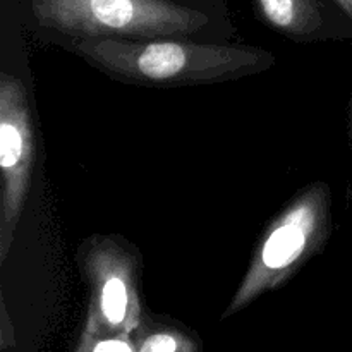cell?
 Returning <instances> with one entry per match:
<instances>
[{
    "instance_id": "obj_9",
    "label": "cell",
    "mask_w": 352,
    "mask_h": 352,
    "mask_svg": "<svg viewBox=\"0 0 352 352\" xmlns=\"http://www.w3.org/2000/svg\"><path fill=\"white\" fill-rule=\"evenodd\" d=\"M337 6L344 10V12L349 16V19L352 21V0H336Z\"/></svg>"
},
{
    "instance_id": "obj_8",
    "label": "cell",
    "mask_w": 352,
    "mask_h": 352,
    "mask_svg": "<svg viewBox=\"0 0 352 352\" xmlns=\"http://www.w3.org/2000/svg\"><path fill=\"white\" fill-rule=\"evenodd\" d=\"M74 352H136L133 333H93L81 330Z\"/></svg>"
},
{
    "instance_id": "obj_11",
    "label": "cell",
    "mask_w": 352,
    "mask_h": 352,
    "mask_svg": "<svg viewBox=\"0 0 352 352\" xmlns=\"http://www.w3.org/2000/svg\"><path fill=\"white\" fill-rule=\"evenodd\" d=\"M349 206H351V215H352V189L349 191Z\"/></svg>"
},
{
    "instance_id": "obj_2",
    "label": "cell",
    "mask_w": 352,
    "mask_h": 352,
    "mask_svg": "<svg viewBox=\"0 0 352 352\" xmlns=\"http://www.w3.org/2000/svg\"><path fill=\"white\" fill-rule=\"evenodd\" d=\"M332 210L327 182L315 181L299 189L261 232L246 274L220 318H230L261 296L284 287L318 256L332 237Z\"/></svg>"
},
{
    "instance_id": "obj_6",
    "label": "cell",
    "mask_w": 352,
    "mask_h": 352,
    "mask_svg": "<svg viewBox=\"0 0 352 352\" xmlns=\"http://www.w3.org/2000/svg\"><path fill=\"white\" fill-rule=\"evenodd\" d=\"M136 352H203L198 332L170 316L144 311L133 332Z\"/></svg>"
},
{
    "instance_id": "obj_3",
    "label": "cell",
    "mask_w": 352,
    "mask_h": 352,
    "mask_svg": "<svg viewBox=\"0 0 352 352\" xmlns=\"http://www.w3.org/2000/svg\"><path fill=\"white\" fill-rule=\"evenodd\" d=\"M45 30L71 40H155L188 36L208 24L206 14L172 0H31Z\"/></svg>"
},
{
    "instance_id": "obj_5",
    "label": "cell",
    "mask_w": 352,
    "mask_h": 352,
    "mask_svg": "<svg viewBox=\"0 0 352 352\" xmlns=\"http://www.w3.org/2000/svg\"><path fill=\"white\" fill-rule=\"evenodd\" d=\"M34 122L26 88L0 72V265L6 263L31 189Z\"/></svg>"
},
{
    "instance_id": "obj_10",
    "label": "cell",
    "mask_w": 352,
    "mask_h": 352,
    "mask_svg": "<svg viewBox=\"0 0 352 352\" xmlns=\"http://www.w3.org/2000/svg\"><path fill=\"white\" fill-rule=\"evenodd\" d=\"M347 138L352 141V96L349 100V109H347Z\"/></svg>"
},
{
    "instance_id": "obj_7",
    "label": "cell",
    "mask_w": 352,
    "mask_h": 352,
    "mask_svg": "<svg viewBox=\"0 0 352 352\" xmlns=\"http://www.w3.org/2000/svg\"><path fill=\"white\" fill-rule=\"evenodd\" d=\"M261 19L284 36L308 40L323 26L322 10L315 0H253Z\"/></svg>"
},
{
    "instance_id": "obj_4",
    "label": "cell",
    "mask_w": 352,
    "mask_h": 352,
    "mask_svg": "<svg viewBox=\"0 0 352 352\" xmlns=\"http://www.w3.org/2000/svg\"><path fill=\"white\" fill-rule=\"evenodd\" d=\"M76 263L89 291L85 332L133 333L143 320V256L116 234H91L79 243Z\"/></svg>"
},
{
    "instance_id": "obj_1",
    "label": "cell",
    "mask_w": 352,
    "mask_h": 352,
    "mask_svg": "<svg viewBox=\"0 0 352 352\" xmlns=\"http://www.w3.org/2000/svg\"><path fill=\"white\" fill-rule=\"evenodd\" d=\"M67 48L117 81L153 88L234 81L268 71L275 64L274 54L260 47L167 38H85L71 40Z\"/></svg>"
}]
</instances>
